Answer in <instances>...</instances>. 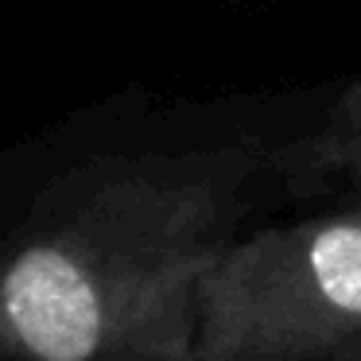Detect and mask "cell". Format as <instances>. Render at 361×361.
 <instances>
[{
    "mask_svg": "<svg viewBox=\"0 0 361 361\" xmlns=\"http://www.w3.org/2000/svg\"><path fill=\"white\" fill-rule=\"evenodd\" d=\"M260 140L102 156L0 241V361H190L198 291L241 237Z\"/></svg>",
    "mask_w": 361,
    "mask_h": 361,
    "instance_id": "obj_1",
    "label": "cell"
},
{
    "mask_svg": "<svg viewBox=\"0 0 361 361\" xmlns=\"http://www.w3.org/2000/svg\"><path fill=\"white\" fill-rule=\"evenodd\" d=\"M190 361H361V210L237 237L198 291Z\"/></svg>",
    "mask_w": 361,
    "mask_h": 361,
    "instance_id": "obj_2",
    "label": "cell"
}]
</instances>
